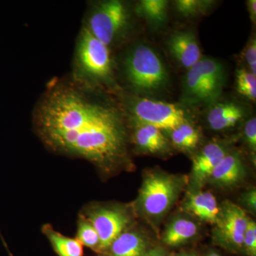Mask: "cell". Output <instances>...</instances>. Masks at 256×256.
Listing matches in <instances>:
<instances>
[{"instance_id": "14", "label": "cell", "mask_w": 256, "mask_h": 256, "mask_svg": "<svg viewBox=\"0 0 256 256\" xmlns=\"http://www.w3.org/2000/svg\"><path fill=\"white\" fill-rule=\"evenodd\" d=\"M148 240L140 232L124 230L114 239L107 252L108 256H144L148 249Z\"/></svg>"}, {"instance_id": "31", "label": "cell", "mask_w": 256, "mask_h": 256, "mask_svg": "<svg viewBox=\"0 0 256 256\" xmlns=\"http://www.w3.org/2000/svg\"><path fill=\"white\" fill-rule=\"evenodd\" d=\"M172 256H194L192 255V254H178V255H174Z\"/></svg>"}, {"instance_id": "28", "label": "cell", "mask_w": 256, "mask_h": 256, "mask_svg": "<svg viewBox=\"0 0 256 256\" xmlns=\"http://www.w3.org/2000/svg\"><path fill=\"white\" fill-rule=\"evenodd\" d=\"M248 11L250 15L252 22L255 24L256 22V0H249L247 2Z\"/></svg>"}, {"instance_id": "23", "label": "cell", "mask_w": 256, "mask_h": 256, "mask_svg": "<svg viewBox=\"0 0 256 256\" xmlns=\"http://www.w3.org/2000/svg\"><path fill=\"white\" fill-rule=\"evenodd\" d=\"M237 92L252 101L256 99V76L249 70L238 69L236 76Z\"/></svg>"}, {"instance_id": "30", "label": "cell", "mask_w": 256, "mask_h": 256, "mask_svg": "<svg viewBox=\"0 0 256 256\" xmlns=\"http://www.w3.org/2000/svg\"><path fill=\"white\" fill-rule=\"evenodd\" d=\"M206 256H220L218 252H210L206 254Z\"/></svg>"}, {"instance_id": "8", "label": "cell", "mask_w": 256, "mask_h": 256, "mask_svg": "<svg viewBox=\"0 0 256 256\" xmlns=\"http://www.w3.org/2000/svg\"><path fill=\"white\" fill-rule=\"evenodd\" d=\"M249 220L246 212L238 205L232 202H224L214 224V242L230 252L242 250L244 234Z\"/></svg>"}, {"instance_id": "6", "label": "cell", "mask_w": 256, "mask_h": 256, "mask_svg": "<svg viewBox=\"0 0 256 256\" xmlns=\"http://www.w3.org/2000/svg\"><path fill=\"white\" fill-rule=\"evenodd\" d=\"M129 112L134 124H149L162 130H172L188 121L186 112L180 106L146 98L132 99Z\"/></svg>"}, {"instance_id": "26", "label": "cell", "mask_w": 256, "mask_h": 256, "mask_svg": "<svg viewBox=\"0 0 256 256\" xmlns=\"http://www.w3.org/2000/svg\"><path fill=\"white\" fill-rule=\"evenodd\" d=\"M244 136L249 148L252 151L256 150V118H252L246 124L244 127Z\"/></svg>"}, {"instance_id": "27", "label": "cell", "mask_w": 256, "mask_h": 256, "mask_svg": "<svg viewBox=\"0 0 256 256\" xmlns=\"http://www.w3.org/2000/svg\"><path fill=\"white\" fill-rule=\"evenodd\" d=\"M242 202L244 204L250 208L252 212L256 210V191L255 188L248 191L242 196Z\"/></svg>"}, {"instance_id": "9", "label": "cell", "mask_w": 256, "mask_h": 256, "mask_svg": "<svg viewBox=\"0 0 256 256\" xmlns=\"http://www.w3.org/2000/svg\"><path fill=\"white\" fill-rule=\"evenodd\" d=\"M84 216L94 226L98 235V252H107L111 244L126 230L130 222L128 212L118 206L92 207Z\"/></svg>"}, {"instance_id": "3", "label": "cell", "mask_w": 256, "mask_h": 256, "mask_svg": "<svg viewBox=\"0 0 256 256\" xmlns=\"http://www.w3.org/2000/svg\"><path fill=\"white\" fill-rule=\"evenodd\" d=\"M223 64L210 57H202L188 69L183 88V101L191 106L210 105L222 95L225 86Z\"/></svg>"}, {"instance_id": "11", "label": "cell", "mask_w": 256, "mask_h": 256, "mask_svg": "<svg viewBox=\"0 0 256 256\" xmlns=\"http://www.w3.org/2000/svg\"><path fill=\"white\" fill-rule=\"evenodd\" d=\"M228 153L223 143L215 141L208 143L194 158L192 172L194 183L200 185L208 180L216 166Z\"/></svg>"}, {"instance_id": "29", "label": "cell", "mask_w": 256, "mask_h": 256, "mask_svg": "<svg viewBox=\"0 0 256 256\" xmlns=\"http://www.w3.org/2000/svg\"><path fill=\"white\" fill-rule=\"evenodd\" d=\"M144 256H166V252L162 248L156 247L148 250Z\"/></svg>"}, {"instance_id": "19", "label": "cell", "mask_w": 256, "mask_h": 256, "mask_svg": "<svg viewBox=\"0 0 256 256\" xmlns=\"http://www.w3.org/2000/svg\"><path fill=\"white\" fill-rule=\"evenodd\" d=\"M168 5L166 0H141L136 5L137 14L151 26L159 28L168 21Z\"/></svg>"}, {"instance_id": "13", "label": "cell", "mask_w": 256, "mask_h": 256, "mask_svg": "<svg viewBox=\"0 0 256 256\" xmlns=\"http://www.w3.org/2000/svg\"><path fill=\"white\" fill-rule=\"evenodd\" d=\"M134 144L140 151L151 154L168 152L170 142L159 128L149 124H136Z\"/></svg>"}, {"instance_id": "17", "label": "cell", "mask_w": 256, "mask_h": 256, "mask_svg": "<svg viewBox=\"0 0 256 256\" xmlns=\"http://www.w3.org/2000/svg\"><path fill=\"white\" fill-rule=\"evenodd\" d=\"M42 232L58 256H84V246L76 238L66 236L48 224L42 227Z\"/></svg>"}, {"instance_id": "4", "label": "cell", "mask_w": 256, "mask_h": 256, "mask_svg": "<svg viewBox=\"0 0 256 256\" xmlns=\"http://www.w3.org/2000/svg\"><path fill=\"white\" fill-rule=\"evenodd\" d=\"M185 181L184 178L178 175L159 171L150 172L140 191V208L151 218L162 216L176 201Z\"/></svg>"}, {"instance_id": "2", "label": "cell", "mask_w": 256, "mask_h": 256, "mask_svg": "<svg viewBox=\"0 0 256 256\" xmlns=\"http://www.w3.org/2000/svg\"><path fill=\"white\" fill-rule=\"evenodd\" d=\"M128 84L140 94H154L169 82V74L160 55L151 46L138 44L128 52L124 62Z\"/></svg>"}, {"instance_id": "20", "label": "cell", "mask_w": 256, "mask_h": 256, "mask_svg": "<svg viewBox=\"0 0 256 256\" xmlns=\"http://www.w3.org/2000/svg\"><path fill=\"white\" fill-rule=\"evenodd\" d=\"M170 132L172 142L174 146L181 150H192L200 143V132L188 120Z\"/></svg>"}, {"instance_id": "21", "label": "cell", "mask_w": 256, "mask_h": 256, "mask_svg": "<svg viewBox=\"0 0 256 256\" xmlns=\"http://www.w3.org/2000/svg\"><path fill=\"white\" fill-rule=\"evenodd\" d=\"M76 238L82 244V246L98 252L100 246V239L92 224L84 214L79 216L78 229Z\"/></svg>"}, {"instance_id": "18", "label": "cell", "mask_w": 256, "mask_h": 256, "mask_svg": "<svg viewBox=\"0 0 256 256\" xmlns=\"http://www.w3.org/2000/svg\"><path fill=\"white\" fill-rule=\"evenodd\" d=\"M198 232V226L194 222L186 218L173 220L165 230L162 236L164 244L170 246H178L194 238Z\"/></svg>"}, {"instance_id": "5", "label": "cell", "mask_w": 256, "mask_h": 256, "mask_svg": "<svg viewBox=\"0 0 256 256\" xmlns=\"http://www.w3.org/2000/svg\"><path fill=\"white\" fill-rule=\"evenodd\" d=\"M77 65L82 75L92 82H110L112 79V62L108 46L99 41L87 28L79 36Z\"/></svg>"}, {"instance_id": "15", "label": "cell", "mask_w": 256, "mask_h": 256, "mask_svg": "<svg viewBox=\"0 0 256 256\" xmlns=\"http://www.w3.org/2000/svg\"><path fill=\"white\" fill-rule=\"evenodd\" d=\"M184 208L200 220L214 224L220 214L215 196L210 192H196L186 198Z\"/></svg>"}, {"instance_id": "22", "label": "cell", "mask_w": 256, "mask_h": 256, "mask_svg": "<svg viewBox=\"0 0 256 256\" xmlns=\"http://www.w3.org/2000/svg\"><path fill=\"white\" fill-rule=\"evenodd\" d=\"M214 2L210 0H178L174 2L175 9L184 18H196L206 14L212 9Z\"/></svg>"}, {"instance_id": "10", "label": "cell", "mask_w": 256, "mask_h": 256, "mask_svg": "<svg viewBox=\"0 0 256 256\" xmlns=\"http://www.w3.org/2000/svg\"><path fill=\"white\" fill-rule=\"evenodd\" d=\"M168 48L173 58L186 69L202 58L196 37L192 31L174 32L168 40Z\"/></svg>"}, {"instance_id": "12", "label": "cell", "mask_w": 256, "mask_h": 256, "mask_svg": "<svg viewBox=\"0 0 256 256\" xmlns=\"http://www.w3.org/2000/svg\"><path fill=\"white\" fill-rule=\"evenodd\" d=\"M245 175V166L240 154L228 152L216 166L208 180L217 186L230 188L240 182Z\"/></svg>"}, {"instance_id": "7", "label": "cell", "mask_w": 256, "mask_h": 256, "mask_svg": "<svg viewBox=\"0 0 256 256\" xmlns=\"http://www.w3.org/2000/svg\"><path fill=\"white\" fill-rule=\"evenodd\" d=\"M130 15L126 5L118 0L102 2L89 18L88 30L109 47L126 30Z\"/></svg>"}, {"instance_id": "24", "label": "cell", "mask_w": 256, "mask_h": 256, "mask_svg": "<svg viewBox=\"0 0 256 256\" xmlns=\"http://www.w3.org/2000/svg\"><path fill=\"white\" fill-rule=\"evenodd\" d=\"M242 250L248 256H256V224L250 218L244 234Z\"/></svg>"}, {"instance_id": "16", "label": "cell", "mask_w": 256, "mask_h": 256, "mask_svg": "<svg viewBox=\"0 0 256 256\" xmlns=\"http://www.w3.org/2000/svg\"><path fill=\"white\" fill-rule=\"evenodd\" d=\"M244 114V109L238 104L232 102L217 104L208 111L207 122L214 130H224L235 126Z\"/></svg>"}, {"instance_id": "25", "label": "cell", "mask_w": 256, "mask_h": 256, "mask_svg": "<svg viewBox=\"0 0 256 256\" xmlns=\"http://www.w3.org/2000/svg\"><path fill=\"white\" fill-rule=\"evenodd\" d=\"M244 60L248 66L249 70L256 76V41L252 38L244 52Z\"/></svg>"}, {"instance_id": "1", "label": "cell", "mask_w": 256, "mask_h": 256, "mask_svg": "<svg viewBox=\"0 0 256 256\" xmlns=\"http://www.w3.org/2000/svg\"><path fill=\"white\" fill-rule=\"evenodd\" d=\"M42 140L54 150L80 156L100 169H118L128 159L127 136L120 114L82 92L56 88L36 114Z\"/></svg>"}]
</instances>
